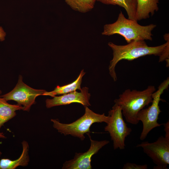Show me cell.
Segmentation results:
<instances>
[{"mask_svg": "<svg viewBox=\"0 0 169 169\" xmlns=\"http://www.w3.org/2000/svg\"><path fill=\"white\" fill-rule=\"evenodd\" d=\"M169 43L166 45L162 54L159 56V62H161L169 59Z\"/></svg>", "mask_w": 169, "mask_h": 169, "instance_id": "ac0fdd59", "label": "cell"}, {"mask_svg": "<svg viewBox=\"0 0 169 169\" xmlns=\"http://www.w3.org/2000/svg\"><path fill=\"white\" fill-rule=\"evenodd\" d=\"M90 141V146L86 151L75 153L73 158L66 161L63 164V169H91V162L92 156L98 152L103 146L109 143L106 140L98 141L91 139L90 134L88 135Z\"/></svg>", "mask_w": 169, "mask_h": 169, "instance_id": "9c48e42d", "label": "cell"}, {"mask_svg": "<svg viewBox=\"0 0 169 169\" xmlns=\"http://www.w3.org/2000/svg\"><path fill=\"white\" fill-rule=\"evenodd\" d=\"M169 85V79L168 77L160 84L157 90L153 94L151 105L147 108L141 110L137 114V120L139 122L141 121L143 124L142 130L140 137L141 141L146 138L151 130L162 125L157 122L159 115L161 111L159 103L162 100L161 98V94L165 90L167 89Z\"/></svg>", "mask_w": 169, "mask_h": 169, "instance_id": "5b68a950", "label": "cell"}, {"mask_svg": "<svg viewBox=\"0 0 169 169\" xmlns=\"http://www.w3.org/2000/svg\"><path fill=\"white\" fill-rule=\"evenodd\" d=\"M23 151L18 159L12 160L8 159H2L0 160V169H14L19 166H26L29 161L28 155L29 145L25 141L22 142Z\"/></svg>", "mask_w": 169, "mask_h": 169, "instance_id": "8fae6325", "label": "cell"}, {"mask_svg": "<svg viewBox=\"0 0 169 169\" xmlns=\"http://www.w3.org/2000/svg\"><path fill=\"white\" fill-rule=\"evenodd\" d=\"M105 4L118 5L125 10L128 19L137 21L136 17V0H96Z\"/></svg>", "mask_w": 169, "mask_h": 169, "instance_id": "9a60e30c", "label": "cell"}, {"mask_svg": "<svg viewBox=\"0 0 169 169\" xmlns=\"http://www.w3.org/2000/svg\"><path fill=\"white\" fill-rule=\"evenodd\" d=\"M6 34L3 28L0 26V41H4L5 38Z\"/></svg>", "mask_w": 169, "mask_h": 169, "instance_id": "d6986e66", "label": "cell"}, {"mask_svg": "<svg viewBox=\"0 0 169 169\" xmlns=\"http://www.w3.org/2000/svg\"><path fill=\"white\" fill-rule=\"evenodd\" d=\"M136 17L137 21L146 19L159 9V0H136Z\"/></svg>", "mask_w": 169, "mask_h": 169, "instance_id": "7c38bea8", "label": "cell"}, {"mask_svg": "<svg viewBox=\"0 0 169 169\" xmlns=\"http://www.w3.org/2000/svg\"><path fill=\"white\" fill-rule=\"evenodd\" d=\"M148 166L146 164L138 165L134 163L127 162L125 164L123 169H147Z\"/></svg>", "mask_w": 169, "mask_h": 169, "instance_id": "e0dca14e", "label": "cell"}, {"mask_svg": "<svg viewBox=\"0 0 169 169\" xmlns=\"http://www.w3.org/2000/svg\"><path fill=\"white\" fill-rule=\"evenodd\" d=\"M169 120L163 124L164 126V131L165 132V137L169 138Z\"/></svg>", "mask_w": 169, "mask_h": 169, "instance_id": "ffe728a7", "label": "cell"}, {"mask_svg": "<svg viewBox=\"0 0 169 169\" xmlns=\"http://www.w3.org/2000/svg\"><path fill=\"white\" fill-rule=\"evenodd\" d=\"M137 21L126 18L121 11L116 22L104 25L102 34L120 35L124 38L128 43L134 40H152L151 32L156 25L151 24L142 26Z\"/></svg>", "mask_w": 169, "mask_h": 169, "instance_id": "3957f363", "label": "cell"}, {"mask_svg": "<svg viewBox=\"0 0 169 169\" xmlns=\"http://www.w3.org/2000/svg\"><path fill=\"white\" fill-rule=\"evenodd\" d=\"M89 88L86 87L81 89L80 92L76 91L59 96H54L52 99L46 100V105L48 108L54 106L66 105L73 103H78L84 107L91 105L90 102V94Z\"/></svg>", "mask_w": 169, "mask_h": 169, "instance_id": "30bf717a", "label": "cell"}, {"mask_svg": "<svg viewBox=\"0 0 169 169\" xmlns=\"http://www.w3.org/2000/svg\"><path fill=\"white\" fill-rule=\"evenodd\" d=\"M109 120L104 128L110 135L115 150H123L125 148V138L130 135L132 129L127 126L123 118L120 106L115 103L108 112Z\"/></svg>", "mask_w": 169, "mask_h": 169, "instance_id": "8992f818", "label": "cell"}, {"mask_svg": "<svg viewBox=\"0 0 169 169\" xmlns=\"http://www.w3.org/2000/svg\"><path fill=\"white\" fill-rule=\"evenodd\" d=\"M156 91L155 87L153 85H149L142 91L126 89L114 100V103L121 107L127 122L137 125L139 122L137 119L138 112L152 103V95Z\"/></svg>", "mask_w": 169, "mask_h": 169, "instance_id": "7a4b0ae2", "label": "cell"}, {"mask_svg": "<svg viewBox=\"0 0 169 169\" xmlns=\"http://www.w3.org/2000/svg\"><path fill=\"white\" fill-rule=\"evenodd\" d=\"M2 93L1 91L0 90V94Z\"/></svg>", "mask_w": 169, "mask_h": 169, "instance_id": "7402d4cb", "label": "cell"}, {"mask_svg": "<svg viewBox=\"0 0 169 169\" xmlns=\"http://www.w3.org/2000/svg\"><path fill=\"white\" fill-rule=\"evenodd\" d=\"M0 138H5V136H4L3 134V133L0 132Z\"/></svg>", "mask_w": 169, "mask_h": 169, "instance_id": "44dd1931", "label": "cell"}, {"mask_svg": "<svg viewBox=\"0 0 169 169\" xmlns=\"http://www.w3.org/2000/svg\"><path fill=\"white\" fill-rule=\"evenodd\" d=\"M23 109L21 105L10 104L4 98L0 97V129L5 123L16 115V111Z\"/></svg>", "mask_w": 169, "mask_h": 169, "instance_id": "5bb4252c", "label": "cell"}, {"mask_svg": "<svg viewBox=\"0 0 169 169\" xmlns=\"http://www.w3.org/2000/svg\"><path fill=\"white\" fill-rule=\"evenodd\" d=\"M165 44L154 47L147 45L144 40L132 41L125 45H117L109 42L108 45L113 51V58L109 66V74L114 81L117 80L115 68L118 63L122 60L129 61L147 55H153L160 56L169 43V34H165Z\"/></svg>", "mask_w": 169, "mask_h": 169, "instance_id": "6da1fadb", "label": "cell"}, {"mask_svg": "<svg viewBox=\"0 0 169 169\" xmlns=\"http://www.w3.org/2000/svg\"><path fill=\"white\" fill-rule=\"evenodd\" d=\"M21 75H19L16 86L10 92L0 96L7 101L13 100L23 106V110L29 111L31 106L35 103L36 97L42 95L46 91L44 90L33 89L24 83Z\"/></svg>", "mask_w": 169, "mask_h": 169, "instance_id": "ba28073f", "label": "cell"}, {"mask_svg": "<svg viewBox=\"0 0 169 169\" xmlns=\"http://www.w3.org/2000/svg\"><path fill=\"white\" fill-rule=\"evenodd\" d=\"M84 115L75 121L69 124L63 123L57 119H51L53 127L59 132L64 136L70 135L84 140V134H90V127L95 123L105 122L107 123L109 120V116L104 113L102 114L95 113L88 106L84 107Z\"/></svg>", "mask_w": 169, "mask_h": 169, "instance_id": "277c9868", "label": "cell"}, {"mask_svg": "<svg viewBox=\"0 0 169 169\" xmlns=\"http://www.w3.org/2000/svg\"><path fill=\"white\" fill-rule=\"evenodd\" d=\"M85 72L84 69L80 72L76 79L73 82L62 86H57L54 90L50 91H45L43 94V95H49L54 97L57 95H64L76 91L77 90H81V85L82 79L85 74Z\"/></svg>", "mask_w": 169, "mask_h": 169, "instance_id": "4fadbf2b", "label": "cell"}, {"mask_svg": "<svg viewBox=\"0 0 169 169\" xmlns=\"http://www.w3.org/2000/svg\"><path fill=\"white\" fill-rule=\"evenodd\" d=\"M136 147H141L144 152L152 160L155 169H167L169 164V138L161 136L156 141H144Z\"/></svg>", "mask_w": 169, "mask_h": 169, "instance_id": "52a82bcc", "label": "cell"}, {"mask_svg": "<svg viewBox=\"0 0 169 169\" xmlns=\"http://www.w3.org/2000/svg\"><path fill=\"white\" fill-rule=\"evenodd\" d=\"M72 9L84 13L91 10L94 7L96 0H64Z\"/></svg>", "mask_w": 169, "mask_h": 169, "instance_id": "2e32d148", "label": "cell"}]
</instances>
